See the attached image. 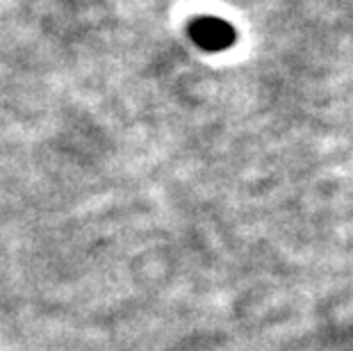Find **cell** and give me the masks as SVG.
<instances>
[{
	"instance_id": "6da1fadb",
	"label": "cell",
	"mask_w": 353,
	"mask_h": 351,
	"mask_svg": "<svg viewBox=\"0 0 353 351\" xmlns=\"http://www.w3.org/2000/svg\"><path fill=\"white\" fill-rule=\"evenodd\" d=\"M190 37L199 48L219 53V50H228L235 43V28L223 19L203 17L190 26Z\"/></svg>"
}]
</instances>
